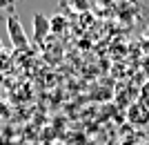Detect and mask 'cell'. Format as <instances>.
I'll return each mask as SVG.
<instances>
[{
  "mask_svg": "<svg viewBox=\"0 0 149 145\" xmlns=\"http://www.w3.org/2000/svg\"><path fill=\"white\" fill-rule=\"evenodd\" d=\"M7 34H9V40H11L16 51L29 49V38L25 34V27H22V22L18 20V16L13 11H9V16H7Z\"/></svg>",
  "mask_w": 149,
  "mask_h": 145,
  "instance_id": "6da1fadb",
  "label": "cell"
},
{
  "mask_svg": "<svg viewBox=\"0 0 149 145\" xmlns=\"http://www.w3.org/2000/svg\"><path fill=\"white\" fill-rule=\"evenodd\" d=\"M13 67V60H11V54L7 49L0 51V74H7V71H11Z\"/></svg>",
  "mask_w": 149,
  "mask_h": 145,
  "instance_id": "277c9868",
  "label": "cell"
},
{
  "mask_svg": "<svg viewBox=\"0 0 149 145\" xmlns=\"http://www.w3.org/2000/svg\"><path fill=\"white\" fill-rule=\"evenodd\" d=\"M127 120L136 127H145L149 123V105L145 101H138L134 105H129L127 109Z\"/></svg>",
  "mask_w": 149,
  "mask_h": 145,
  "instance_id": "7a4b0ae2",
  "label": "cell"
},
{
  "mask_svg": "<svg viewBox=\"0 0 149 145\" xmlns=\"http://www.w3.org/2000/svg\"><path fill=\"white\" fill-rule=\"evenodd\" d=\"M49 22H51V29H54V32H60L62 27H65V18H62V16H56V18H51Z\"/></svg>",
  "mask_w": 149,
  "mask_h": 145,
  "instance_id": "5b68a950",
  "label": "cell"
},
{
  "mask_svg": "<svg viewBox=\"0 0 149 145\" xmlns=\"http://www.w3.org/2000/svg\"><path fill=\"white\" fill-rule=\"evenodd\" d=\"M31 22H33V38H36V43H38V45H42V43H45V38H47V34L51 32V22H49V18H47L45 13L36 11V13H33V18H31Z\"/></svg>",
  "mask_w": 149,
  "mask_h": 145,
  "instance_id": "3957f363",
  "label": "cell"
},
{
  "mask_svg": "<svg viewBox=\"0 0 149 145\" xmlns=\"http://www.w3.org/2000/svg\"><path fill=\"white\" fill-rule=\"evenodd\" d=\"M2 49H5V43H2V40H0V51H2Z\"/></svg>",
  "mask_w": 149,
  "mask_h": 145,
  "instance_id": "52a82bcc",
  "label": "cell"
},
{
  "mask_svg": "<svg viewBox=\"0 0 149 145\" xmlns=\"http://www.w3.org/2000/svg\"><path fill=\"white\" fill-rule=\"evenodd\" d=\"M16 0H0V9H13Z\"/></svg>",
  "mask_w": 149,
  "mask_h": 145,
  "instance_id": "8992f818",
  "label": "cell"
}]
</instances>
